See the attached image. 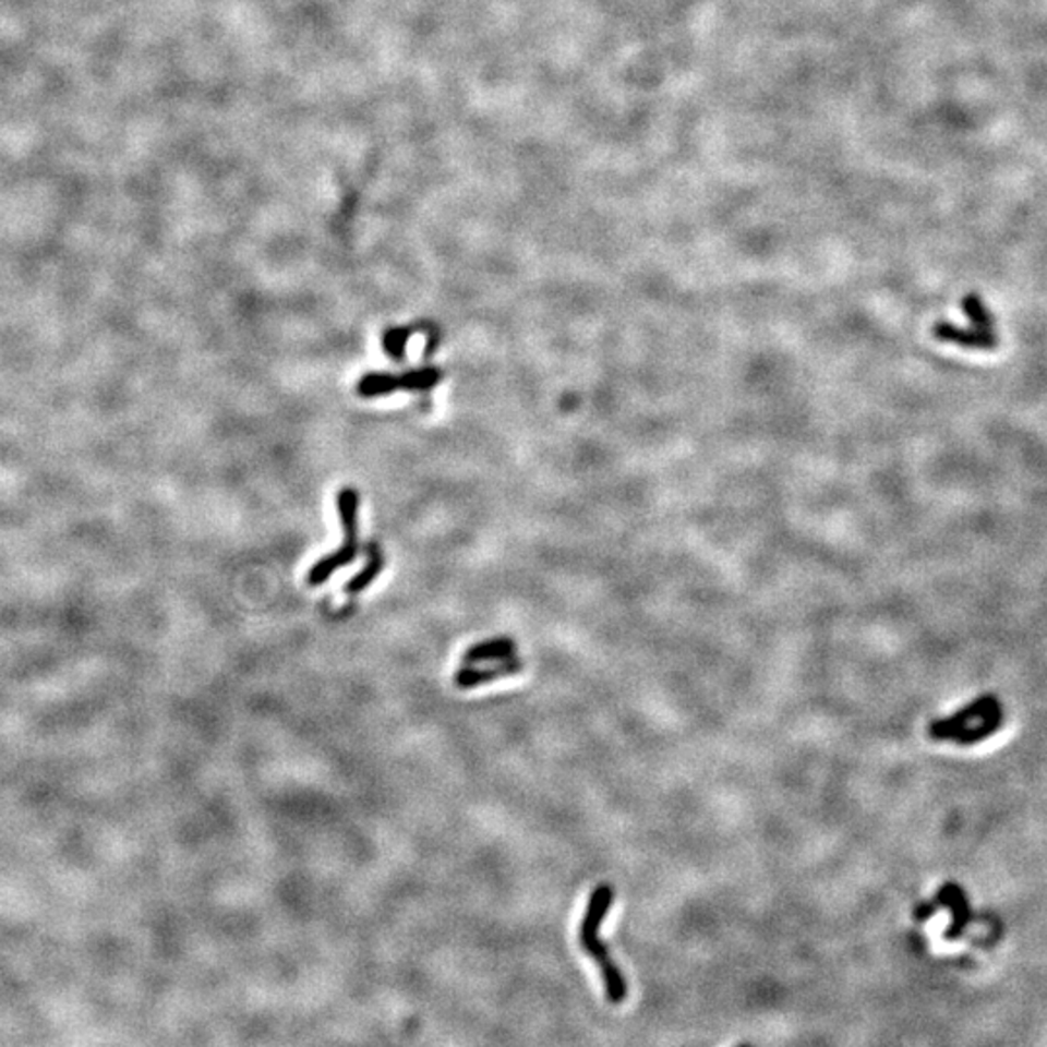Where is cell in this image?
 <instances>
[{
	"mask_svg": "<svg viewBox=\"0 0 1047 1047\" xmlns=\"http://www.w3.org/2000/svg\"><path fill=\"white\" fill-rule=\"evenodd\" d=\"M615 900V889L610 882H600L590 894L588 906L582 922L578 925V942L585 949L586 954L598 964V970L602 974L603 987H605V997L611 1004L625 1003L628 995L627 979L623 976L619 966L615 960L611 959L610 951L602 941L603 919L610 914L611 904Z\"/></svg>",
	"mask_w": 1047,
	"mask_h": 1047,
	"instance_id": "6da1fadb",
	"label": "cell"
},
{
	"mask_svg": "<svg viewBox=\"0 0 1047 1047\" xmlns=\"http://www.w3.org/2000/svg\"><path fill=\"white\" fill-rule=\"evenodd\" d=\"M520 672H524V662L520 658L513 655V658L501 660V662L489 665V667L464 665L462 670L454 673V685L458 689L468 690L488 685V683H495L498 679H505V677H513Z\"/></svg>",
	"mask_w": 1047,
	"mask_h": 1047,
	"instance_id": "5b68a950",
	"label": "cell"
},
{
	"mask_svg": "<svg viewBox=\"0 0 1047 1047\" xmlns=\"http://www.w3.org/2000/svg\"><path fill=\"white\" fill-rule=\"evenodd\" d=\"M934 338L959 348L982 349V351H994L999 346V338L995 330L960 328L956 324L947 323V321L935 324Z\"/></svg>",
	"mask_w": 1047,
	"mask_h": 1047,
	"instance_id": "8992f818",
	"label": "cell"
},
{
	"mask_svg": "<svg viewBox=\"0 0 1047 1047\" xmlns=\"http://www.w3.org/2000/svg\"><path fill=\"white\" fill-rule=\"evenodd\" d=\"M441 378H443V371L436 366H421L401 375L371 373L359 381L358 393L365 398H375V396H386L396 390H429L441 383Z\"/></svg>",
	"mask_w": 1047,
	"mask_h": 1047,
	"instance_id": "277c9868",
	"label": "cell"
},
{
	"mask_svg": "<svg viewBox=\"0 0 1047 1047\" xmlns=\"http://www.w3.org/2000/svg\"><path fill=\"white\" fill-rule=\"evenodd\" d=\"M366 553H369V563L366 567L359 573V575L353 576L349 580L348 586H346V592L348 593H359L365 590L366 586L371 585L375 580L376 576L381 575L383 570V553H381V547L376 543H366Z\"/></svg>",
	"mask_w": 1047,
	"mask_h": 1047,
	"instance_id": "ba28073f",
	"label": "cell"
},
{
	"mask_svg": "<svg viewBox=\"0 0 1047 1047\" xmlns=\"http://www.w3.org/2000/svg\"><path fill=\"white\" fill-rule=\"evenodd\" d=\"M1001 720L1003 710L999 702L994 697H982L951 718L935 720L934 724L929 725V735L939 742L972 745L997 732Z\"/></svg>",
	"mask_w": 1047,
	"mask_h": 1047,
	"instance_id": "7a4b0ae2",
	"label": "cell"
},
{
	"mask_svg": "<svg viewBox=\"0 0 1047 1047\" xmlns=\"http://www.w3.org/2000/svg\"><path fill=\"white\" fill-rule=\"evenodd\" d=\"M513 655H516V642L513 638H489V640H483V642H478V645L468 648L464 652L462 662L466 665L481 662H501V660H508Z\"/></svg>",
	"mask_w": 1047,
	"mask_h": 1047,
	"instance_id": "52a82bcc",
	"label": "cell"
},
{
	"mask_svg": "<svg viewBox=\"0 0 1047 1047\" xmlns=\"http://www.w3.org/2000/svg\"><path fill=\"white\" fill-rule=\"evenodd\" d=\"M358 506L359 497L356 489L344 488L338 493V513H340L341 526L346 532V541L340 550L332 555L321 558L314 563V567L309 570V585L321 586L330 578L336 570L346 567L358 558Z\"/></svg>",
	"mask_w": 1047,
	"mask_h": 1047,
	"instance_id": "3957f363",
	"label": "cell"
},
{
	"mask_svg": "<svg viewBox=\"0 0 1047 1047\" xmlns=\"http://www.w3.org/2000/svg\"><path fill=\"white\" fill-rule=\"evenodd\" d=\"M962 311L968 316L970 323L974 324V328L995 330L994 313L987 309L984 299L977 293H970L962 299Z\"/></svg>",
	"mask_w": 1047,
	"mask_h": 1047,
	"instance_id": "9c48e42d",
	"label": "cell"
},
{
	"mask_svg": "<svg viewBox=\"0 0 1047 1047\" xmlns=\"http://www.w3.org/2000/svg\"><path fill=\"white\" fill-rule=\"evenodd\" d=\"M425 324H416V326H401V328H390L384 334L383 344L386 353L393 359L401 361L406 356V341L410 340L413 332L421 330Z\"/></svg>",
	"mask_w": 1047,
	"mask_h": 1047,
	"instance_id": "30bf717a",
	"label": "cell"
}]
</instances>
